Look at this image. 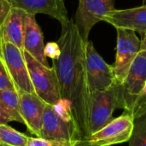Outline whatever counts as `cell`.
<instances>
[{
	"label": "cell",
	"instance_id": "obj_23",
	"mask_svg": "<svg viewBox=\"0 0 146 146\" xmlns=\"http://www.w3.org/2000/svg\"><path fill=\"white\" fill-rule=\"evenodd\" d=\"M57 146H97L90 142L88 139H79L73 143L68 144H59Z\"/></svg>",
	"mask_w": 146,
	"mask_h": 146
},
{
	"label": "cell",
	"instance_id": "obj_14",
	"mask_svg": "<svg viewBox=\"0 0 146 146\" xmlns=\"http://www.w3.org/2000/svg\"><path fill=\"white\" fill-rule=\"evenodd\" d=\"M44 50V36L35 20V15L27 14L24 26L23 50L27 52L43 65L49 66Z\"/></svg>",
	"mask_w": 146,
	"mask_h": 146
},
{
	"label": "cell",
	"instance_id": "obj_28",
	"mask_svg": "<svg viewBox=\"0 0 146 146\" xmlns=\"http://www.w3.org/2000/svg\"><path fill=\"white\" fill-rule=\"evenodd\" d=\"M0 146H4V145H0Z\"/></svg>",
	"mask_w": 146,
	"mask_h": 146
},
{
	"label": "cell",
	"instance_id": "obj_10",
	"mask_svg": "<svg viewBox=\"0 0 146 146\" xmlns=\"http://www.w3.org/2000/svg\"><path fill=\"white\" fill-rule=\"evenodd\" d=\"M133 130V115L125 112L92 134L88 140L97 146H111L128 142Z\"/></svg>",
	"mask_w": 146,
	"mask_h": 146
},
{
	"label": "cell",
	"instance_id": "obj_13",
	"mask_svg": "<svg viewBox=\"0 0 146 146\" xmlns=\"http://www.w3.org/2000/svg\"><path fill=\"white\" fill-rule=\"evenodd\" d=\"M104 21L115 28L130 29L143 34L146 33V4L127 9H115L104 18Z\"/></svg>",
	"mask_w": 146,
	"mask_h": 146
},
{
	"label": "cell",
	"instance_id": "obj_25",
	"mask_svg": "<svg viewBox=\"0 0 146 146\" xmlns=\"http://www.w3.org/2000/svg\"><path fill=\"white\" fill-rule=\"evenodd\" d=\"M141 35H142V38L140 40V50H139V52L145 54L146 56V33L141 34Z\"/></svg>",
	"mask_w": 146,
	"mask_h": 146
},
{
	"label": "cell",
	"instance_id": "obj_6",
	"mask_svg": "<svg viewBox=\"0 0 146 146\" xmlns=\"http://www.w3.org/2000/svg\"><path fill=\"white\" fill-rule=\"evenodd\" d=\"M86 68L91 92L106 90L116 82L113 66L103 59L91 41L86 44Z\"/></svg>",
	"mask_w": 146,
	"mask_h": 146
},
{
	"label": "cell",
	"instance_id": "obj_21",
	"mask_svg": "<svg viewBox=\"0 0 146 146\" xmlns=\"http://www.w3.org/2000/svg\"><path fill=\"white\" fill-rule=\"evenodd\" d=\"M59 144L41 137H28L27 146H57Z\"/></svg>",
	"mask_w": 146,
	"mask_h": 146
},
{
	"label": "cell",
	"instance_id": "obj_17",
	"mask_svg": "<svg viewBox=\"0 0 146 146\" xmlns=\"http://www.w3.org/2000/svg\"><path fill=\"white\" fill-rule=\"evenodd\" d=\"M0 100L4 110L9 115L12 121L24 124V120L21 112L19 92L14 88L3 90L0 92Z\"/></svg>",
	"mask_w": 146,
	"mask_h": 146
},
{
	"label": "cell",
	"instance_id": "obj_8",
	"mask_svg": "<svg viewBox=\"0 0 146 146\" xmlns=\"http://www.w3.org/2000/svg\"><path fill=\"white\" fill-rule=\"evenodd\" d=\"M116 56L113 68L115 81L118 84H122L127 75L133 62L139 53L140 39L133 30L116 28Z\"/></svg>",
	"mask_w": 146,
	"mask_h": 146
},
{
	"label": "cell",
	"instance_id": "obj_3",
	"mask_svg": "<svg viewBox=\"0 0 146 146\" xmlns=\"http://www.w3.org/2000/svg\"><path fill=\"white\" fill-rule=\"evenodd\" d=\"M118 108L122 109L121 84L115 82L106 90L91 92L89 110L90 136L106 126L113 119V113Z\"/></svg>",
	"mask_w": 146,
	"mask_h": 146
},
{
	"label": "cell",
	"instance_id": "obj_1",
	"mask_svg": "<svg viewBox=\"0 0 146 146\" xmlns=\"http://www.w3.org/2000/svg\"><path fill=\"white\" fill-rule=\"evenodd\" d=\"M87 43V42H86ZM71 20L62 25L57 44L61 49L58 59L52 60L61 98L69 102L80 139H88L91 92L86 68V44Z\"/></svg>",
	"mask_w": 146,
	"mask_h": 146
},
{
	"label": "cell",
	"instance_id": "obj_9",
	"mask_svg": "<svg viewBox=\"0 0 146 146\" xmlns=\"http://www.w3.org/2000/svg\"><path fill=\"white\" fill-rule=\"evenodd\" d=\"M146 83V56L139 52L133 62L127 75L121 84L122 109L133 114Z\"/></svg>",
	"mask_w": 146,
	"mask_h": 146
},
{
	"label": "cell",
	"instance_id": "obj_26",
	"mask_svg": "<svg viewBox=\"0 0 146 146\" xmlns=\"http://www.w3.org/2000/svg\"><path fill=\"white\" fill-rule=\"evenodd\" d=\"M2 42H3V32H2V27H0V48H1Z\"/></svg>",
	"mask_w": 146,
	"mask_h": 146
},
{
	"label": "cell",
	"instance_id": "obj_2",
	"mask_svg": "<svg viewBox=\"0 0 146 146\" xmlns=\"http://www.w3.org/2000/svg\"><path fill=\"white\" fill-rule=\"evenodd\" d=\"M40 137L60 144L80 139L68 101L61 98L55 105H45Z\"/></svg>",
	"mask_w": 146,
	"mask_h": 146
},
{
	"label": "cell",
	"instance_id": "obj_15",
	"mask_svg": "<svg viewBox=\"0 0 146 146\" xmlns=\"http://www.w3.org/2000/svg\"><path fill=\"white\" fill-rule=\"evenodd\" d=\"M27 13L21 9L11 7L3 26V41L9 42L23 50L24 26Z\"/></svg>",
	"mask_w": 146,
	"mask_h": 146
},
{
	"label": "cell",
	"instance_id": "obj_24",
	"mask_svg": "<svg viewBox=\"0 0 146 146\" xmlns=\"http://www.w3.org/2000/svg\"><path fill=\"white\" fill-rule=\"evenodd\" d=\"M10 121H12V120L4 110L2 102L0 100V124H8Z\"/></svg>",
	"mask_w": 146,
	"mask_h": 146
},
{
	"label": "cell",
	"instance_id": "obj_19",
	"mask_svg": "<svg viewBox=\"0 0 146 146\" xmlns=\"http://www.w3.org/2000/svg\"><path fill=\"white\" fill-rule=\"evenodd\" d=\"M14 87V85L10 80V77L4 67V64L0 58V92L5 89H12Z\"/></svg>",
	"mask_w": 146,
	"mask_h": 146
},
{
	"label": "cell",
	"instance_id": "obj_29",
	"mask_svg": "<svg viewBox=\"0 0 146 146\" xmlns=\"http://www.w3.org/2000/svg\"></svg>",
	"mask_w": 146,
	"mask_h": 146
},
{
	"label": "cell",
	"instance_id": "obj_20",
	"mask_svg": "<svg viewBox=\"0 0 146 146\" xmlns=\"http://www.w3.org/2000/svg\"><path fill=\"white\" fill-rule=\"evenodd\" d=\"M44 55L47 57L52 59V60H56L59 58L61 55V49L59 44L56 42H49L44 45Z\"/></svg>",
	"mask_w": 146,
	"mask_h": 146
},
{
	"label": "cell",
	"instance_id": "obj_27",
	"mask_svg": "<svg viewBox=\"0 0 146 146\" xmlns=\"http://www.w3.org/2000/svg\"><path fill=\"white\" fill-rule=\"evenodd\" d=\"M144 2H145V4H146V0H144Z\"/></svg>",
	"mask_w": 146,
	"mask_h": 146
},
{
	"label": "cell",
	"instance_id": "obj_11",
	"mask_svg": "<svg viewBox=\"0 0 146 146\" xmlns=\"http://www.w3.org/2000/svg\"><path fill=\"white\" fill-rule=\"evenodd\" d=\"M11 7L21 9L27 14H44L56 19L61 25L69 19L63 0H7Z\"/></svg>",
	"mask_w": 146,
	"mask_h": 146
},
{
	"label": "cell",
	"instance_id": "obj_18",
	"mask_svg": "<svg viewBox=\"0 0 146 146\" xmlns=\"http://www.w3.org/2000/svg\"><path fill=\"white\" fill-rule=\"evenodd\" d=\"M28 136L20 133L8 124H0V145L4 146H27Z\"/></svg>",
	"mask_w": 146,
	"mask_h": 146
},
{
	"label": "cell",
	"instance_id": "obj_16",
	"mask_svg": "<svg viewBox=\"0 0 146 146\" xmlns=\"http://www.w3.org/2000/svg\"><path fill=\"white\" fill-rule=\"evenodd\" d=\"M133 130L128 146H146V98H139L133 111Z\"/></svg>",
	"mask_w": 146,
	"mask_h": 146
},
{
	"label": "cell",
	"instance_id": "obj_22",
	"mask_svg": "<svg viewBox=\"0 0 146 146\" xmlns=\"http://www.w3.org/2000/svg\"><path fill=\"white\" fill-rule=\"evenodd\" d=\"M10 9L11 6L7 0H0V27L3 26Z\"/></svg>",
	"mask_w": 146,
	"mask_h": 146
},
{
	"label": "cell",
	"instance_id": "obj_7",
	"mask_svg": "<svg viewBox=\"0 0 146 146\" xmlns=\"http://www.w3.org/2000/svg\"><path fill=\"white\" fill-rule=\"evenodd\" d=\"M115 9L114 0H79L74 24L86 43L92 28Z\"/></svg>",
	"mask_w": 146,
	"mask_h": 146
},
{
	"label": "cell",
	"instance_id": "obj_5",
	"mask_svg": "<svg viewBox=\"0 0 146 146\" xmlns=\"http://www.w3.org/2000/svg\"><path fill=\"white\" fill-rule=\"evenodd\" d=\"M0 58L4 64L15 89L19 93H34L23 50L11 43L3 41L0 48Z\"/></svg>",
	"mask_w": 146,
	"mask_h": 146
},
{
	"label": "cell",
	"instance_id": "obj_4",
	"mask_svg": "<svg viewBox=\"0 0 146 146\" xmlns=\"http://www.w3.org/2000/svg\"><path fill=\"white\" fill-rule=\"evenodd\" d=\"M23 53L34 93L45 104L55 105L61 99V95L53 68L43 65L24 50Z\"/></svg>",
	"mask_w": 146,
	"mask_h": 146
},
{
	"label": "cell",
	"instance_id": "obj_12",
	"mask_svg": "<svg viewBox=\"0 0 146 146\" xmlns=\"http://www.w3.org/2000/svg\"><path fill=\"white\" fill-rule=\"evenodd\" d=\"M20 94L21 112L24 120V125L30 133L40 137L42 121L45 104L35 93L21 92Z\"/></svg>",
	"mask_w": 146,
	"mask_h": 146
}]
</instances>
